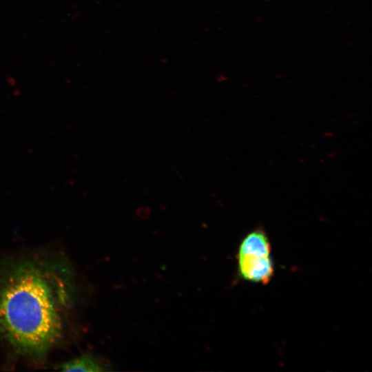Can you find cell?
Wrapping results in <instances>:
<instances>
[{
    "mask_svg": "<svg viewBox=\"0 0 372 372\" xmlns=\"http://www.w3.org/2000/svg\"><path fill=\"white\" fill-rule=\"evenodd\" d=\"M57 369L63 371H103L106 365L96 357L84 354L63 362Z\"/></svg>",
    "mask_w": 372,
    "mask_h": 372,
    "instance_id": "3",
    "label": "cell"
},
{
    "mask_svg": "<svg viewBox=\"0 0 372 372\" xmlns=\"http://www.w3.org/2000/svg\"><path fill=\"white\" fill-rule=\"evenodd\" d=\"M240 276L245 280L267 284L273 274L271 245L262 229H256L241 241L238 253Z\"/></svg>",
    "mask_w": 372,
    "mask_h": 372,
    "instance_id": "2",
    "label": "cell"
},
{
    "mask_svg": "<svg viewBox=\"0 0 372 372\" xmlns=\"http://www.w3.org/2000/svg\"><path fill=\"white\" fill-rule=\"evenodd\" d=\"M73 271L61 258L34 254L0 264V342L41 360L63 340L74 306Z\"/></svg>",
    "mask_w": 372,
    "mask_h": 372,
    "instance_id": "1",
    "label": "cell"
}]
</instances>
